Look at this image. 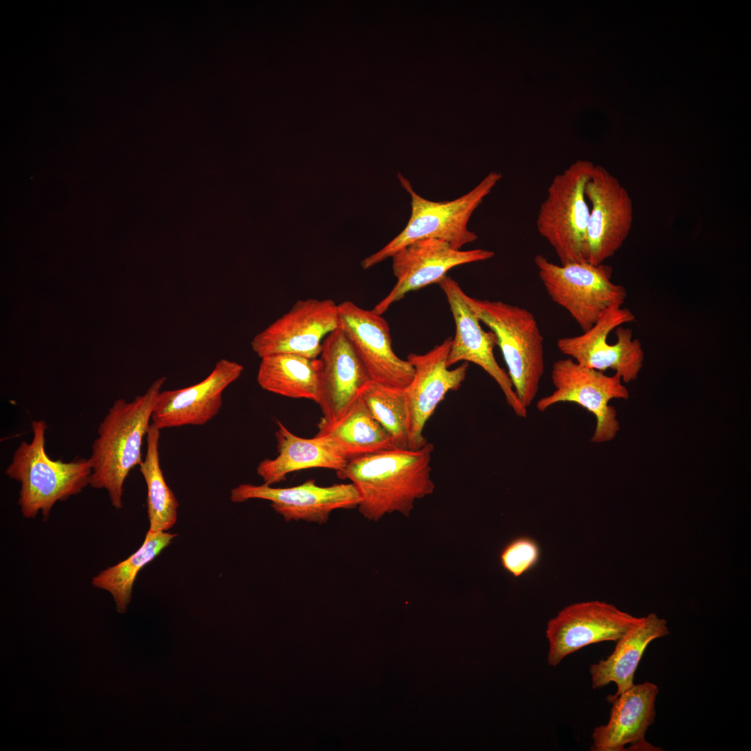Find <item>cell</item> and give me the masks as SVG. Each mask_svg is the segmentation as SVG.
Listing matches in <instances>:
<instances>
[{
  "instance_id": "obj_9",
  "label": "cell",
  "mask_w": 751,
  "mask_h": 751,
  "mask_svg": "<svg viewBox=\"0 0 751 751\" xmlns=\"http://www.w3.org/2000/svg\"><path fill=\"white\" fill-rule=\"evenodd\" d=\"M551 378L554 390L540 398L536 408L544 412L559 403H574L592 413L596 419V427L592 442L602 443L613 440L620 430L616 410L609 405L612 399L627 400V388L620 375L607 376L602 371L585 367L572 358L556 361L552 366Z\"/></svg>"
},
{
  "instance_id": "obj_3",
  "label": "cell",
  "mask_w": 751,
  "mask_h": 751,
  "mask_svg": "<svg viewBox=\"0 0 751 751\" xmlns=\"http://www.w3.org/2000/svg\"><path fill=\"white\" fill-rule=\"evenodd\" d=\"M45 421H33L31 442H22L13 453L5 473L20 483L18 504L24 517L41 513L45 520L58 501L76 495L89 485L92 465L89 458L71 462L54 460L45 451Z\"/></svg>"
},
{
  "instance_id": "obj_1",
  "label": "cell",
  "mask_w": 751,
  "mask_h": 751,
  "mask_svg": "<svg viewBox=\"0 0 751 751\" xmlns=\"http://www.w3.org/2000/svg\"><path fill=\"white\" fill-rule=\"evenodd\" d=\"M434 445L428 442L417 449L393 448L348 461L337 471L357 488L361 501L359 512L377 522L395 512L410 515L414 502L433 493L431 458Z\"/></svg>"
},
{
  "instance_id": "obj_23",
  "label": "cell",
  "mask_w": 751,
  "mask_h": 751,
  "mask_svg": "<svg viewBox=\"0 0 751 751\" xmlns=\"http://www.w3.org/2000/svg\"><path fill=\"white\" fill-rule=\"evenodd\" d=\"M317 427L315 437L323 439L348 460L396 448L360 395L340 420L330 424L319 421Z\"/></svg>"
},
{
  "instance_id": "obj_10",
  "label": "cell",
  "mask_w": 751,
  "mask_h": 751,
  "mask_svg": "<svg viewBox=\"0 0 751 751\" xmlns=\"http://www.w3.org/2000/svg\"><path fill=\"white\" fill-rule=\"evenodd\" d=\"M591 204L585 261L603 264L622 247L633 220L632 199L621 182L601 165H595L586 186Z\"/></svg>"
},
{
  "instance_id": "obj_27",
  "label": "cell",
  "mask_w": 751,
  "mask_h": 751,
  "mask_svg": "<svg viewBox=\"0 0 751 751\" xmlns=\"http://www.w3.org/2000/svg\"><path fill=\"white\" fill-rule=\"evenodd\" d=\"M360 396L373 417L390 435L395 447L409 449L410 421L404 388L371 380Z\"/></svg>"
},
{
  "instance_id": "obj_21",
  "label": "cell",
  "mask_w": 751,
  "mask_h": 751,
  "mask_svg": "<svg viewBox=\"0 0 751 751\" xmlns=\"http://www.w3.org/2000/svg\"><path fill=\"white\" fill-rule=\"evenodd\" d=\"M670 633L667 622L656 613L639 617L618 640L614 651L606 659L590 667L592 687L601 688L611 682L617 686L614 698L634 684V674L648 645Z\"/></svg>"
},
{
  "instance_id": "obj_15",
  "label": "cell",
  "mask_w": 751,
  "mask_h": 751,
  "mask_svg": "<svg viewBox=\"0 0 751 751\" xmlns=\"http://www.w3.org/2000/svg\"><path fill=\"white\" fill-rule=\"evenodd\" d=\"M494 255L493 251L485 249L457 250L448 242L436 239H423L410 243L391 257L396 283L372 311L382 315L409 292L438 284L451 268L488 260Z\"/></svg>"
},
{
  "instance_id": "obj_13",
  "label": "cell",
  "mask_w": 751,
  "mask_h": 751,
  "mask_svg": "<svg viewBox=\"0 0 751 751\" xmlns=\"http://www.w3.org/2000/svg\"><path fill=\"white\" fill-rule=\"evenodd\" d=\"M230 499L234 503L250 499L269 501L272 508L287 522L303 521L318 524H326L334 510L357 508L361 501L352 483L320 486L314 479L289 487H274L265 483L241 484L231 490Z\"/></svg>"
},
{
  "instance_id": "obj_5",
  "label": "cell",
  "mask_w": 751,
  "mask_h": 751,
  "mask_svg": "<svg viewBox=\"0 0 751 751\" xmlns=\"http://www.w3.org/2000/svg\"><path fill=\"white\" fill-rule=\"evenodd\" d=\"M463 298L480 322L496 337L513 389L527 408L534 401L544 371V338L533 313L500 300Z\"/></svg>"
},
{
  "instance_id": "obj_20",
  "label": "cell",
  "mask_w": 751,
  "mask_h": 751,
  "mask_svg": "<svg viewBox=\"0 0 751 751\" xmlns=\"http://www.w3.org/2000/svg\"><path fill=\"white\" fill-rule=\"evenodd\" d=\"M659 687L649 681L633 684L614 698L606 725L594 729L592 751L659 750L648 743L645 732L655 719Z\"/></svg>"
},
{
  "instance_id": "obj_14",
  "label": "cell",
  "mask_w": 751,
  "mask_h": 751,
  "mask_svg": "<svg viewBox=\"0 0 751 751\" xmlns=\"http://www.w3.org/2000/svg\"><path fill=\"white\" fill-rule=\"evenodd\" d=\"M338 310L339 328L350 340L371 380L389 387H406L414 369L394 352L387 321L348 300L339 304Z\"/></svg>"
},
{
  "instance_id": "obj_24",
  "label": "cell",
  "mask_w": 751,
  "mask_h": 751,
  "mask_svg": "<svg viewBox=\"0 0 751 751\" xmlns=\"http://www.w3.org/2000/svg\"><path fill=\"white\" fill-rule=\"evenodd\" d=\"M320 360L292 354L261 358L257 380L264 390L292 398L318 403Z\"/></svg>"
},
{
  "instance_id": "obj_16",
  "label": "cell",
  "mask_w": 751,
  "mask_h": 751,
  "mask_svg": "<svg viewBox=\"0 0 751 751\" xmlns=\"http://www.w3.org/2000/svg\"><path fill=\"white\" fill-rule=\"evenodd\" d=\"M451 341L449 337L425 354L407 356L414 369L412 380L404 388L410 421L409 449H419L428 442L423 435L426 422L446 394L458 390L466 378L468 362L453 369L446 365Z\"/></svg>"
},
{
  "instance_id": "obj_22",
  "label": "cell",
  "mask_w": 751,
  "mask_h": 751,
  "mask_svg": "<svg viewBox=\"0 0 751 751\" xmlns=\"http://www.w3.org/2000/svg\"><path fill=\"white\" fill-rule=\"evenodd\" d=\"M275 433L278 455L261 461L257 473L269 485L284 481L293 471L312 468H325L336 471L346 466L348 460L338 453L326 441L318 437L303 438L291 433L277 421Z\"/></svg>"
},
{
  "instance_id": "obj_6",
  "label": "cell",
  "mask_w": 751,
  "mask_h": 751,
  "mask_svg": "<svg viewBox=\"0 0 751 751\" xmlns=\"http://www.w3.org/2000/svg\"><path fill=\"white\" fill-rule=\"evenodd\" d=\"M595 165L577 160L551 181L536 218L538 233L554 248L560 264L585 261L590 208L585 186Z\"/></svg>"
},
{
  "instance_id": "obj_18",
  "label": "cell",
  "mask_w": 751,
  "mask_h": 751,
  "mask_svg": "<svg viewBox=\"0 0 751 751\" xmlns=\"http://www.w3.org/2000/svg\"><path fill=\"white\" fill-rule=\"evenodd\" d=\"M243 370L242 364L222 359L201 382L185 388L161 391L152 412V423L159 430L207 423L218 414L224 390Z\"/></svg>"
},
{
  "instance_id": "obj_2",
  "label": "cell",
  "mask_w": 751,
  "mask_h": 751,
  "mask_svg": "<svg viewBox=\"0 0 751 751\" xmlns=\"http://www.w3.org/2000/svg\"><path fill=\"white\" fill-rule=\"evenodd\" d=\"M166 378L155 380L143 395L128 402L116 400L100 422L89 459V485L107 491L112 506L122 508L123 485L129 472L143 462L141 448L157 396Z\"/></svg>"
},
{
  "instance_id": "obj_12",
  "label": "cell",
  "mask_w": 751,
  "mask_h": 751,
  "mask_svg": "<svg viewBox=\"0 0 751 751\" xmlns=\"http://www.w3.org/2000/svg\"><path fill=\"white\" fill-rule=\"evenodd\" d=\"M638 618L604 601L570 604L547 623V661L556 666L565 657L587 645L616 642Z\"/></svg>"
},
{
  "instance_id": "obj_26",
  "label": "cell",
  "mask_w": 751,
  "mask_h": 751,
  "mask_svg": "<svg viewBox=\"0 0 751 751\" xmlns=\"http://www.w3.org/2000/svg\"><path fill=\"white\" fill-rule=\"evenodd\" d=\"M160 430L152 423L147 434V451L139 466L147 485L149 531L166 532L177 522L179 503L167 485L160 465Z\"/></svg>"
},
{
  "instance_id": "obj_11",
  "label": "cell",
  "mask_w": 751,
  "mask_h": 751,
  "mask_svg": "<svg viewBox=\"0 0 751 751\" xmlns=\"http://www.w3.org/2000/svg\"><path fill=\"white\" fill-rule=\"evenodd\" d=\"M338 328V305L334 300H299L255 335L251 346L260 358L292 354L315 359L321 354L325 337Z\"/></svg>"
},
{
  "instance_id": "obj_19",
  "label": "cell",
  "mask_w": 751,
  "mask_h": 751,
  "mask_svg": "<svg viewBox=\"0 0 751 751\" xmlns=\"http://www.w3.org/2000/svg\"><path fill=\"white\" fill-rule=\"evenodd\" d=\"M321 421L340 420L371 378L352 344L338 328L323 339L319 355Z\"/></svg>"
},
{
  "instance_id": "obj_8",
  "label": "cell",
  "mask_w": 751,
  "mask_h": 751,
  "mask_svg": "<svg viewBox=\"0 0 751 751\" xmlns=\"http://www.w3.org/2000/svg\"><path fill=\"white\" fill-rule=\"evenodd\" d=\"M634 321L630 309L614 306L583 334L558 339L557 348L585 367L611 369L622 382H630L637 379L645 357L639 339L633 338L630 328L622 327Z\"/></svg>"
},
{
  "instance_id": "obj_25",
  "label": "cell",
  "mask_w": 751,
  "mask_h": 751,
  "mask_svg": "<svg viewBox=\"0 0 751 751\" xmlns=\"http://www.w3.org/2000/svg\"><path fill=\"white\" fill-rule=\"evenodd\" d=\"M177 536L165 531H147L143 544L132 555L118 564L102 570L92 577L95 588L109 592L116 611L124 613L130 604L132 589L140 570L154 560Z\"/></svg>"
},
{
  "instance_id": "obj_4",
  "label": "cell",
  "mask_w": 751,
  "mask_h": 751,
  "mask_svg": "<svg viewBox=\"0 0 751 751\" xmlns=\"http://www.w3.org/2000/svg\"><path fill=\"white\" fill-rule=\"evenodd\" d=\"M501 178V172L492 170L465 195L450 201L435 202L419 195L410 181L398 173L400 184L411 198L410 218L396 237L362 261V268L373 267L391 257L408 244L423 239L442 240L457 250L475 241L478 236L468 229L469 220Z\"/></svg>"
},
{
  "instance_id": "obj_28",
  "label": "cell",
  "mask_w": 751,
  "mask_h": 751,
  "mask_svg": "<svg viewBox=\"0 0 751 751\" xmlns=\"http://www.w3.org/2000/svg\"><path fill=\"white\" fill-rule=\"evenodd\" d=\"M540 548L531 537L520 536L509 542L500 554L502 567L515 577L525 574L538 563Z\"/></svg>"
},
{
  "instance_id": "obj_17",
  "label": "cell",
  "mask_w": 751,
  "mask_h": 751,
  "mask_svg": "<svg viewBox=\"0 0 751 751\" xmlns=\"http://www.w3.org/2000/svg\"><path fill=\"white\" fill-rule=\"evenodd\" d=\"M443 291L455 324L446 365L450 367L462 361L472 362L481 367L498 384L508 405L519 417H526L527 410L519 402L504 369L496 362L494 348L497 340L493 332H485L480 321L466 303L464 291L458 283L448 275L439 283Z\"/></svg>"
},
{
  "instance_id": "obj_7",
  "label": "cell",
  "mask_w": 751,
  "mask_h": 751,
  "mask_svg": "<svg viewBox=\"0 0 751 751\" xmlns=\"http://www.w3.org/2000/svg\"><path fill=\"white\" fill-rule=\"evenodd\" d=\"M538 275L551 300L564 308L583 332L611 307L622 306L626 289L612 282V268L587 261L558 265L542 255L534 258Z\"/></svg>"
}]
</instances>
